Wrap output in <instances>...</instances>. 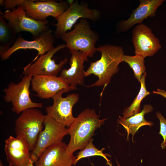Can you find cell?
I'll return each mask as SVG.
<instances>
[{
	"label": "cell",
	"mask_w": 166,
	"mask_h": 166,
	"mask_svg": "<svg viewBox=\"0 0 166 166\" xmlns=\"http://www.w3.org/2000/svg\"><path fill=\"white\" fill-rule=\"evenodd\" d=\"M97 51L101 53L100 59L92 62L86 71L85 76L93 74L98 79L93 84L87 87L104 86L101 96L106 86L110 83L112 77L118 73L119 65L122 62L124 55L123 48L120 46L110 44L100 45L96 48Z\"/></svg>",
	"instance_id": "cell-1"
},
{
	"label": "cell",
	"mask_w": 166,
	"mask_h": 166,
	"mask_svg": "<svg viewBox=\"0 0 166 166\" xmlns=\"http://www.w3.org/2000/svg\"><path fill=\"white\" fill-rule=\"evenodd\" d=\"M106 120L100 119L94 109H87L82 112L68 128V134L70 136L67 145L69 152L73 154L77 150L83 149L95 131Z\"/></svg>",
	"instance_id": "cell-2"
},
{
	"label": "cell",
	"mask_w": 166,
	"mask_h": 166,
	"mask_svg": "<svg viewBox=\"0 0 166 166\" xmlns=\"http://www.w3.org/2000/svg\"><path fill=\"white\" fill-rule=\"evenodd\" d=\"M73 29L61 37L69 50L79 51L92 57L97 51L95 44L99 35L90 28L88 19L81 18Z\"/></svg>",
	"instance_id": "cell-3"
},
{
	"label": "cell",
	"mask_w": 166,
	"mask_h": 166,
	"mask_svg": "<svg viewBox=\"0 0 166 166\" xmlns=\"http://www.w3.org/2000/svg\"><path fill=\"white\" fill-rule=\"evenodd\" d=\"M45 118L41 111L32 108L23 111L15 121L16 137L24 142L30 151L43 130Z\"/></svg>",
	"instance_id": "cell-4"
},
{
	"label": "cell",
	"mask_w": 166,
	"mask_h": 166,
	"mask_svg": "<svg viewBox=\"0 0 166 166\" xmlns=\"http://www.w3.org/2000/svg\"><path fill=\"white\" fill-rule=\"evenodd\" d=\"M68 1L69 7L59 17L57 23L53 24L56 27L53 33L55 39L61 38L68 31L71 30L79 19L84 18L95 21L101 17L100 11L89 8L88 3Z\"/></svg>",
	"instance_id": "cell-5"
},
{
	"label": "cell",
	"mask_w": 166,
	"mask_h": 166,
	"mask_svg": "<svg viewBox=\"0 0 166 166\" xmlns=\"http://www.w3.org/2000/svg\"><path fill=\"white\" fill-rule=\"evenodd\" d=\"M2 16L8 21V25L16 34L22 31L29 32L32 34L33 39L35 40L42 33L49 29L48 20L39 21L30 17L22 6L6 10L2 13Z\"/></svg>",
	"instance_id": "cell-6"
},
{
	"label": "cell",
	"mask_w": 166,
	"mask_h": 166,
	"mask_svg": "<svg viewBox=\"0 0 166 166\" xmlns=\"http://www.w3.org/2000/svg\"><path fill=\"white\" fill-rule=\"evenodd\" d=\"M32 77L24 75L19 83L11 82L3 90L5 101L11 103L12 111L18 114L29 109L43 107L42 103L33 102L30 97L29 88Z\"/></svg>",
	"instance_id": "cell-7"
},
{
	"label": "cell",
	"mask_w": 166,
	"mask_h": 166,
	"mask_svg": "<svg viewBox=\"0 0 166 166\" xmlns=\"http://www.w3.org/2000/svg\"><path fill=\"white\" fill-rule=\"evenodd\" d=\"M45 127L40 133L33 150L31 159L36 161L42 152L49 146L57 142L62 141L68 134V128L47 114L45 115Z\"/></svg>",
	"instance_id": "cell-8"
},
{
	"label": "cell",
	"mask_w": 166,
	"mask_h": 166,
	"mask_svg": "<svg viewBox=\"0 0 166 166\" xmlns=\"http://www.w3.org/2000/svg\"><path fill=\"white\" fill-rule=\"evenodd\" d=\"M67 89H63L52 98V105L45 108L47 114L66 127H69L75 119L72 114L74 105L79 100L78 94L72 93L65 97H62L64 93H67Z\"/></svg>",
	"instance_id": "cell-9"
},
{
	"label": "cell",
	"mask_w": 166,
	"mask_h": 166,
	"mask_svg": "<svg viewBox=\"0 0 166 166\" xmlns=\"http://www.w3.org/2000/svg\"><path fill=\"white\" fill-rule=\"evenodd\" d=\"M66 48V44H60L40 56L34 62L30 63L23 68V74L32 77L42 75L57 76L68 59L65 58L59 64H56L52 58L58 51Z\"/></svg>",
	"instance_id": "cell-10"
},
{
	"label": "cell",
	"mask_w": 166,
	"mask_h": 166,
	"mask_svg": "<svg viewBox=\"0 0 166 166\" xmlns=\"http://www.w3.org/2000/svg\"><path fill=\"white\" fill-rule=\"evenodd\" d=\"M22 6L28 16L43 21L47 20L49 16H52L57 20L69 8V4L68 1L58 2L52 0H27Z\"/></svg>",
	"instance_id": "cell-11"
},
{
	"label": "cell",
	"mask_w": 166,
	"mask_h": 166,
	"mask_svg": "<svg viewBox=\"0 0 166 166\" xmlns=\"http://www.w3.org/2000/svg\"><path fill=\"white\" fill-rule=\"evenodd\" d=\"M55 40L53 31L50 29L42 33L38 38L33 41L25 40L21 35L19 34L13 45L7 51L0 55V58L2 61L6 60L18 50L34 49L38 52L37 55L34 59V61L40 56L55 47Z\"/></svg>",
	"instance_id": "cell-12"
},
{
	"label": "cell",
	"mask_w": 166,
	"mask_h": 166,
	"mask_svg": "<svg viewBox=\"0 0 166 166\" xmlns=\"http://www.w3.org/2000/svg\"><path fill=\"white\" fill-rule=\"evenodd\" d=\"M132 42L135 55L144 58L153 56L161 48L158 38L150 28L143 23L138 24L133 29Z\"/></svg>",
	"instance_id": "cell-13"
},
{
	"label": "cell",
	"mask_w": 166,
	"mask_h": 166,
	"mask_svg": "<svg viewBox=\"0 0 166 166\" xmlns=\"http://www.w3.org/2000/svg\"><path fill=\"white\" fill-rule=\"evenodd\" d=\"M76 159L68 151L67 145L60 141L46 148L34 163L35 166H72Z\"/></svg>",
	"instance_id": "cell-14"
},
{
	"label": "cell",
	"mask_w": 166,
	"mask_h": 166,
	"mask_svg": "<svg viewBox=\"0 0 166 166\" xmlns=\"http://www.w3.org/2000/svg\"><path fill=\"white\" fill-rule=\"evenodd\" d=\"M71 54L70 67L63 69L59 77L69 86L68 92L77 89V85L83 84L85 76L84 63L88 61V57L79 51L69 50Z\"/></svg>",
	"instance_id": "cell-15"
},
{
	"label": "cell",
	"mask_w": 166,
	"mask_h": 166,
	"mask_svg": "<svg viewBox=\"0 0 166 166\" xmlns=\"http://www.w3.org/2000/svg\"><path fill=\"white\" fill-rule=\"evenodd\" d=\"M138 6L126 20L120 22L117 25L119 32H125L134 25L142 23L143 21L148 17L156 15V10L162 5L164 0H140Z\"/></svg>",
	"instance_id": "cell-16"
},
{
	"label": "cell",
	"mask_w": 166,
	"mask_h": 166,
	"mask_svg": "<svg viewBox=\"0 0 166 166\" xmlns=\"http://www.w3.org/2000/svg\"><path fill=\"white\" fill-rule=\"evenodd\" d=\"M32 88L37 96L42 99H49L61 90L67 89L69 86L60 77L52 76H37L31 80Z\"/></svg>",
	"instance_id": "cell-17"
},
{
	"label": "cell",
	"mask_w": 166,
	"mask_h": 166,
	"mask_svg": "<svg viewBox=\"0 0 166 166\" xmlns=\"http://www.w3.org/2000/svg\"><path fill=\"white\" fill-rule=\"evenodd\" d=\"M4 150L6 161L13 166H25L31 159V152L22 140L10 136L5 141Z\"/></svg>",
	"instance_id": "cell-18"
},
{
	"label": "cell",
	"mask_w": 166,
	"mask_h": 166,
	"mask_svg": "<svg viewBox=\"0 0 166 166\" xmlns=\"http://www.w3.org/2000/svg\"><path fill=\"white\" fill-rule=\"evenodd\" d=\"M153 107L150 105H145L143 109L140 113L128 118L124 119L119 116L117 123L121 124L126 129L127 133V140H128L129 134H131L132 138L136 132L141 127L144 125L151 126L153 123L146 121L144 118L145 114L152 111Z\"/></svg>",
	"instance_id": "cell-19"
},
{
	"label": "cell",
	"mask_w": 166,
	"mask_h": 166,
	"mask_svg": "<svg viewBox=\"0 0 166 166\" xmlns=\"http://www.w3.org/2000/svg\"><path fill=\"white\" fill-rule=\"evenodd\" d=\"M0 55L7 51L16 41L17 37L5 21L0 11Z\"/></svg>",
	"instance_id": "cell-20"
},
{
	"label": "cell",
	"mask_w": 166,
	"mask_h": 166,
	"mask_svg": "<svg viewBox=\"0 0 166 166\" xmlns=\"http://www.w3.org/2000/svg\"><path fill=\"white\" fill-rule=\"evenodd\" d=\"M146 75L145 72L142 75L140 81L141 86L138 94L131 105L124 110L122 113L123 118H128L141 112L140 104L141 101L150 93L147 90L146 87L145 79Z\"/></svg>",
	"instance_id": "cell-21"
},
{
	"label": "cell",
	"mask_w": 166,
	"mask_h": 166,
	"mask_svg": "<svg viewBox=\"0 0 166 166\" xmlns=\"http://www.w3.org/2000/svg\"><path fill=\"white\" fill-rule=\"evenodd\" d=\"M144 59L140 56L136 55L132 56L124 54L122 58V62H124L128 64L133 70L135 77L139 82L145 72Z\"/></svg>",
	"instance_id": "cell-22"
},
{
	"label": "cell",
	"mask_w": 166,
	"mask_h": 166,
	"mask_svg": "<svg viewBox=\"0 0 166 166\" xmlns=\"http://www.w3.org/2000/svg\"><path fill=\"white\" fill-rule=\"evenodd\" d=\"M93 139L92 138L85 147L77 153L74 165H76L78 161L82 158L93 156H102L105 160L108 165L112 166L110 160L107 157V156L110 157V155L103 152L105 148H103L101 150L98 149L93 145Z\"/></svg>",
	"instance_id": "cell-23"
},
{
	"label": "cell",
	"mask_w": 166,
	"mask_h": 166,
	"mask_svg": "<svg viewBox=\"0 0 166 166\" xmlns=\"http://www.w3.org/2000/svg\"><path fill=\"white\" fill-rule=\"evenodd\" d=\"M156 116L160 121V131L159 134L161 135L163 139L161 146L162 149H164L166 147V120L160 112H156Z\"/></svg>",
	"instance_id": "cell-24"
},
{
	"label": "cell",
	"mask_w": 166,
	"mask_h": 166,
	"mask_svg": "<svg viewBox=\"0 0 166 166\" xmlns=\"http://www.w3.org/2000/svg\"><path fill=\"white\" fill-rule=\"evenodd\" d=\"M27 0H5L4 9L6 10H11L19 6H22Z\"/></svg>",
	"instance_id": "cell-25"
},
{
	"label": "cell",
	"mask_w": 166,
	"mask_h": 166,
	"mask_svg": "<svg viewBox=\"0 0 166 166\" xmlns=\"http://www.w3.org/2000/svg\"><path fill=\"white\" fill-rule=\"evenodd\" d=\"M152 93L160 95L166 98V91L164 90L158 89L156 91H153Z\"/></svg>",
	"instance_id": "cell-26"
},
{
	"label": "cell",
	"mask_w": 166,
	"mask_h": 166,
	"mask_svg": "<svg viewBox=\"0 0 166 166\" xmlns=\"http://www.w3.org/2000/svg\"><path fill=\"white\" fill-rule=\"evenodd\" d=\"M34 163L33 161L30 159L28 163L25 166H34Z\"/></svg>",
	"instance_id": "cell-27"
},
{
	"label": "cell",
	"mask_w": 166,
	"mask_h": 166,
	"mask_svg": "<svg viewBox=\"0 0 166 166\" xmlns=\"http://www.w3.org/2000/svg\"><path fill=\"white\" fill-rule=\"evenodd\" d=\"M5 1L4 0H0V5L1 7H4Z\"/></svg>",
	"instance_id": "cell-28"
},
{
	"label": "cell",
	"mask_w": 166,
	"mask_h": 166,
	"mask_svg": "<svg viewBox=\"0 0 166 166\" xmlns=\"http://www.w3.org/2000/svg\"><path fill=\"white\" fill-rule=\"evenodd\" d=\"M0 166H6L3 165L2 163V162L1 160H0ZM6 166H13L9 164V165H8Z\"/></svg>",
	"instance_id": "cell-29"
},
{
	"label": "cell",
	"mask_w": 166,
	"mask_h": 166,
	"mask_svg": "<svg viewBox=\"0 0 166 166\" xmlns=\"http://www.w3.org/2000/svg\"><path fill=\"white\" fill-rule=\"evenodd\" d=\"M117 166H121L119 164V163H118L117 161Z\"/></svg>",
	"instance_id": "cell-30"
}]
</instances>
